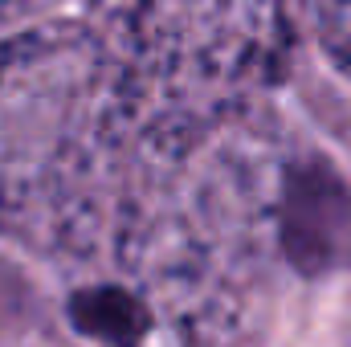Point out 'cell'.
<instances>
[{"mask_svg": "<svg viewBox=\"0 0 351 347\" xmlns=\"http://www.w3.org/2000/svg\"><path fill=\"white\" fill-rule=\"evenodd\" d=\"M282 246L298 274L319 278L351 258V188L323 160H306L286 176Z\"/></svg>", "mask_w": 351, "mask_h": 347, "instance_id": "obj_1", "label": "cell"}, {"mask_svg": "<svg viewBox=\"0 0 351 347\" xmlns=\"http://www.w3.org/2000/svg\"><path fill=\"white\" fill-rule=\"evenodd\" d=\"M70 323L106 347H139L147 335V311L114 286H94L70 298Z\"/></svg>", "mask_w": 351, "mask_h": 347, "instance_id": "obj_2", "label": "cell"}]
</instances>
